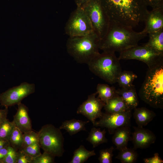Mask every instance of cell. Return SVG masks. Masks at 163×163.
<instances>
[{
  "label": "cell",
  "mask_w": 163,
  "mask_h": 163,
  "mask_svg": "<svg viewBox=\"0 0 163 163\" xmlns=\"http://www.w3.org/2000/svg\"><path fill=\"white\" fill-rule=\"evenodd\" d=\"M23 133L15 127L13 130L9 139L10 145L17 151L22 149Z\"/></svg>",
  "instance_id": "4316f807"
},
{
  "label": "cell",
  "mask_w": 163,
  "mask_h": 163,
  "mask_svg": "<svg viewBox=\"0 0 163 163\" xmlns=\"http://www.w3.org/2000/svg\"><path fill=\"white\" fill-rule=\"evenodd\" d=\"M64 30L69 37L83 36L94 32L90 20L83 8L78 7L71 14Z\"/></svg>",
  "instance_id": "9c48e42d"
},
{
  "label": "cell",
  "mask_w": 163,
  "mask_h": 163,
  "mask_svg": "<svg viewBox=\"0 0 163 163\" xmlns=\"http://www.w3.org/2000/svg\"><path fill=\"white\" fill-rule=\"evenodd\" d=\"M137 78V75L133 72L122 71L117 77V82L121 88H129L134 85L133 82Z\"/></svg>",
  "instance_id": "d4e9b609"
},
{
  "label": "cell",
  "mask_w": 163,
  "mask_h": 163,
  "mask_svg": "<svg viewBox=\"0 0 163 163\" xmlns=\"http://www.w3.org/2000/svg\"><path fill=\"white\" fill-rule=\"evenodd\" d=\"M145 163H163V161L158 153H155L151 157L145 158L143 159Z\"/></svg>",
  "instance_id": "d590c367"
},
{
  "label": "cell",
  "mask_w": 163,
  "mask_h": 163,
  "mask_svg": "<svg viewBox=\"0 0 163 163\" xmlns=\"http://www.w3.org/2000/svg\"><path fill=\"white\" fill-rule=\"evenodd\" d=\"M147 6L152 9L163 8V0H144Z\"/></svg>",
  "instance_id": "e575fe53"
},
{
  "label": "cell",
  "mask_w": 163,
  "mask_h": 163,
  "mask_svg": "<svg viewBox=\"0 0 163 163\" xmlns=\"http://www.w3.org/2000/svg\"><path fill=\"white\" fill-rule=\"evenodd\" d=\"M94 150L89 151L86 149L84 146L81 145L73 152L72 160L69 163H83L90 157L95 155Z\"/></svg>",
  "instance_id": "cb8c5ba5"
},
{
  "label": "cell",
  "mask_w": 163,
  "mask_h": 163,
  "mask_svg": "<svg viewBox=\"0 0 163 163\" xmlns=\"http://www.w3.org/2000/svg\"><path fill=\"white\" fill-rule=\"evenodd\" d=\"M17 151L10 145L7 154L2 161V163H16Z\"/></svg>",
  "instance_id": "d6a6232c"
},
{
  "label": "cell",
  "mask_w": 163,
  "mask_h": 163,
  "mask_svg": "<svg viewBox=\"0 0 163 163\" xmlns=\"http://www.w3.org/2000/svg\"><path fill=\"white\" fill-rule=\"evenodd\" d=\"M149 39L143 44L161 53H163V28L149 34Z\"/></svg>",
  "instance_id": "44dd1931"
},
{
  "label": "cell",
  "mask_w": 163,
  "mask_h": 163,
  "mask_svg": "<svg viewBox=\"0 0 163 163\" xmlns=\"http://www.w3.org/2000/svg\"><path fill=\"white\" fill-rule=\"evenodd\" d=\"M114 148L112 146L109 148L103 149L99 151L98 160L100 163H112L113 155Z\"/></svg>",
  "instance_id": "f1b7e54d"
},
{
  "label": "cell",
  "mask_w": 163,
  "mask_h": 163,
  "mask_svg": "<svg viewBox=\"0 0 163 163\" xmlns=\"http://www.w3.org/2000/svg\"><path fill=\"white\" fill-rule=\"evenodd\" d=\"M116 92L132 110L138 105L139 101L134 85L129 88L118 89L116 90Z\"/></svg>",
  "instance_id": "e0dca14e"
},
{
  "label": "cell",
  "mask_w": 163,
  "mask_h": 163,
  "mask_svg": "<svg viewBox=\"0 0 163 163\" xmlns=\"http://www.w3.org/2000/svg\"><path fill=\"white\" fill-rule=\"evenodd\" d=\"M35 85L24 82L10 88L0 94L1 105L8 107L21 103L24 98L35 91Z\"/></svg>",
  "instance_id": "30bf717a"
},
{
  "label": "cell",
  "mask_w": 163,
  "mask_h": 163,
  "mask_svg": "<svg viewBox=\"0 0 163 163\" xmlns=\"http://www.w3.org/2000/svg\"><path fill=\"white\" fill-rule=\"evenodd\" d=\"M40 146L39 142L30 145L21 150L33 158L41 154Z\"/></svg>",
  "instance_id": "4dcf8cb0"
},
{
  "label": "cell",
  "mask_w": 163,
  "mask_h": 163,
  "mask_svg": "<svg viewBox=\"0 0 163 163\" xmlns=\"http://www.w3.org/2000/svg\"><path fill=\"white\" fill-rule=\"evenodd\" d=\"M41 148L55 157L62 156L65 152L64 138L60 129L51 124L42 126L38 132Z\"/></svg>",
  "instance_id": "8992f818"
},
{
  "label": "cell",
  "mask_w": 163,
  "mask_h": 163,
  "mask_svg": "<svg viewBox=\"0 0 163 163\" xmlns=\"http://www.w3.org/2000/svg\"><path fill=\"white\" fill-rule=\"evenodd\" d=\"M138 157L137 152L133 149L127 147L119 151L115 158L122 163H135Z\"/></svg>",
  "instance_id": "484cf974"
},
{
  "label": "cell",
  "mask_w": 163,
  "mask_h": 163,
  "mask_svg": "<svg viewBox=\"0 0 163 163\" xmlns=\"http://www.w3.org/2000/svg\"><path fill=\"white\" fill-rule=\"evenodd\" d=\"M129 126L119 127L115 131L112 142L119 151L127 147L128 142L132 140V133Z\"/></svg>",
  "instance_id": "2e32d148"
},
{
  "label": "cell",
  "mask_w": 163,
  "mask_h": 163,
  "mask_svg": "<svg viewBox=\"0 0 163 163\" xmlns=\"http://www.w3.org/2000/svg\"><path fill=\"white\" fill-rule=\"evenodd\" d=\"M97 92L89 95L87 99L78 108L77 113L86 117L95 126L96 120L100 118L103 112L102 109L105 104L98 97H96Z\"/></svg>",
  "instance_id": "7c38bea8"
},
{
  "label": "cell",
  "mask_w": 163,
  "mask_h": 163,
  "mask_svg": "<svg viewBox=\"0 0 163 163\" xmlns=\"http://www.w3.org/2000/svg\"><path fill=\"white\" fill-rule=\"evenodd\" d=\"M132 110L117 113H103L99 120L96 121L95 126L106 128L109 133L113 134L117 128L125 126H130Z\"/></svg>",
  "instance_id": "8fae6325"
},
{
  "label": "cell",
  "mask_w": 163,
  "mask_h": 163,
  "mask_svg": "<svg viewBox=\"0 0 163 163\" xmlns=\"http://www.w3.org/2000/svg\"><path fill=\"white\" fill-rule=\"evenodd\" d=\"M91 0H75V4L78 7H83Z\"/></svg>",
  "instance_id": "f35d334b"
},
{
  "label": "cell",
  "mask_w": 163,
  "mask_h": 163,
  "mask_svg": "<svg viewBox=\"0 0 163 163\" xmlns=\"http://www.w3.org/2000/svg\"><path fill=\"white\" fill-rule=\"evenodd\" d=\"M33 159L21 150L17 151L16 163H31Z\"/></svg>",
  "instance_id": "836d02e7"
},
{
  "label": "cell",
  "mask_w": 163,
  "mask_h": 163,
  "mask_svg": "<svg viewBox=\"0 0 163 163\" xmlns=\"http://www.w3.org/2000/svg\"><path fill=\"white\" fill-rule=\"evenodd\" d=\"M100 40L94 32L83 36L69 37L66 43L67 51L78 63L87 64L100 53Z\"/></svg>",
  "instance_id": "277c9868"
},
{
  "label": "cell",
  "mask_w": 163,
  "mask_h": 163,
  "mask_svg": "<svg viewBox=\"0 0 163 163\" xmlns=\"http://www.w3.org/2000/svg\"><path fill=\"white\" fill-rule=\"evenodd\" d=\"M111 20L133 27L144 22L149 11L144 0H100Z\"/></svg>",
  "instance_id": "7a4b0ae2"
},
{
  "label": "cell",
  "mask_w": 163,
  "mask_h": 163,
  "mask_svg": "<svg viewBox=\"0 0 163 163\" xmlns=\"http://www.w3.org/2000/svg\"><path fill=\"white\" fill-rule=\"evenodd\" d=\"M9 146L0 149V163L7 154Z\"/></svg>",
  "instance_id": "74e56055"
},
{
  "label": "cell",
  "mask_w": 163,
  "mask_h": 163,
  "mask_svg": "<svg viewBox=\"0 0 163 163\" xmlns=\"http://www.w3.org/2000/svg\"><path fill=\"white\" fill-rule=\"evenodd\" d=\"M55 157L50 154L44 152L38 156L34 158L31 163H54Z\"/></svg>",
  "instance_id": "1f68e13d"
},
{
  "label": "cell",
  "mask_w": 163,
  "mask_h": 163,
  "mask_svg": "<svg viewBox=\"0 0 163 163\" xmlns=\"http://www.w3.org/2000/svg\"><path fill=\"white\" fill-rule=\"evenodd\" d=\"M106 133L105 129L101 130L100 128L93 127L91 129L86 140L92 144L93 148H95L107 142L108 140L105 137Z\"/></svg>",
  "instance_id": "7402d4cb"
},
{
  "label": "cell",
  "mask_w": 163,
  "mask_h": 163,
  "mask_svg": "<svg viewBox=\"0 0 163 163\" xmlns=\"http://www.w3.org/2000/svg\"><path fill=\"white\" fill-rule=\"evenodd\" d=\"M82 8L90 20L94 32L101 39L107 32L111 19L100 0H91Z\"/></svg>",
  "instance_id": "52a82bcc"
},
{
  "label": "cell",
  "mask_w": 163,
  "mask_h": 163,
  "mask_svg": "<svg viewBox=\"0 0 163 163\" xmlns=\"http://www.w3.org/2000/svg\"><path fill=\"white\" fill-rule=\"evenodd\" d=\"M133 128L134 131L131 134L133 149L146 148L155 142L156 137L151 131L138 126Z\"/></svg>",
  "instance_id": "4fadbf2b"
},
{
  "label": "cell",
  "mask_w": 163,
  "mask_h": 163,
  "mask_svg": "<svg viewBox=\"0 0 163 163\" xmlns=\"http://www.w3.org/2000/svg\"><path fill=\"white\" fill-rule=\"evenodd\" d=\"M155 116L154 112L146 107H136L134 109L133 116L138 126L143 127L146 126Z\"/></svg>",
  "instance_id": "ac0fdd59"
},
{
  "label": "cell",
  "mask_w": 163,
  "mask_h": 163,
  "mask_svg": "<svg viewBox=\"0 0 163 163\" xmlns=\"http://www.w3.org/2000/svg\"><path fill=\"white\" fill-rule=\"evenodd\" d=\"M120 60L135 59L145 63L149 69L155 67L163 62V53H160L143 44L136 45L120 53Z\"/></svg>",
  "instance_id": "ba28073f"
},
{
  "label": "cell",
  "mask_w": 163,
  "mask_h": 163,
  "mask_svg": "<svg viewBox=\"0 0 163 163\" xmlns=\"http://www.w3.org/2000/svg\"><path fill=\"white\" fill-rule=\"evenodd\" d=\"M144 22L145 26L142 31L147 34L163 28V8L149 11Z\"/></svg>",
  "instance_id": "5bb4252c"
},
{
  "label": "cell",
  "mask_w": 163,
  "mask_h": 163,
  "mask_svg": "<svg viewBox=\"0 0 163 163\" xmlns=\"http://www.w3.org/2000/svg\"><path fill=\"white\" fill-rule=\"evenodd\" d=\"M104 107L106 112L109 113L132 110L127 106L122 98L118 94L109 100Z\"/></svg>",
  "instance_id": "d6986e66"
},
{
  "label": "cell",
  "mask_w": 163,
  "mask_h": 163,
  "mask_svg": "<svg viewBox=\"0 0 163 163\" xmlns=\"http://www.w3.org/2000/svg\"><path fill=\"white\" fill-rule=\"evenodd\" d=\"M8 112V107H5L4 109L0 110V124L7 119Z\"/></svg>",
  "instance_id": "8d00e7d4"
},
{
  "label": "cell",
  "mask_w": 163,
  "mask_h": 163,
  "mask_svg": "<svg viewBox=\"0 0 163 163\" xmlns=\"http://www.w3.org/2000/svg\"><path fill=\"white\" fill-rule=\"evenodd\" d=\"M9 145H10L8 140L0 138V149Z\"/></svg>",
  "instance_id": "ab89813d"
},
{
  "label": "cell",
  "mask_w": 163,
  "mask_h": 163,
  "mask_svg": "<svg viewBox=\"0 0 163 163\" xmlns=\"http://www.w3.org/2000/svg\"><path fill=\"white\" fill-rule=\"evenodd\" d=\"M15 127L13 122H11L6 119L0 124V138L9 141L10 136Z\"/></svg>",
  "instance_id": "83f0119b"
},
{
  "label": "cell",
  "mask_w": 163,
  "mask_h": 163,
  "mask_svg": "<svg viewBox=\"0 0 163 163\" xmlns=\"http://www.w3.org/2000/svg\"><path fill=\"white\" fill-rule=\"evenodd\" d=\"M38 142L39 139L38 133L32 130L29 132L24 133L22 149Z\"/></svg>",
  "instance_id": "f546056e"
},
{
  "label": "cell",
  "mask_w": 163,
  "mask_h": 163,
  "mask_svg": "<svg viewBox=\"0 0 163 163\" xmlns=\"http://www.w3.org/2000/svg\"><path fill=\"white\" fill-rule=\"evenodd\" d=\"M89 122V121H84L73 119L65 121L59 128L65 129L72 136L81 131H86L85 125Z\"/></svg>",
  "instance_id": "ffe728a7"
},
{
  "label": "cell",
  "mask_w": 163,
  "mask_h": 163,
  "mask_svg": "<svg viewBox=\"0 0 163 163\" xmlns=\"http://www.w3.org/2000/svg\"><path fill=\"white\" fill-rule=\"evenodd\" d=\"M87 65L92 73L111 84L117 82V77L122 72L120 60L115 53H100Z\"/></svg>",
  "instance_id": "5b68a950"
},
{
  "label": "cell",
  "mask_w": 163,
  "mask_h": 163,
  "mask_svg": "<svg viewBox=\"0 0 163 163\" xmlns=\"http://www.w3.org/2000/svg\"><path fill=\"white\" fill-rule=\"evenodd\" d=\"M141 99L151 107L163 108V62L147 71L139 91Z\"/></svg>",
  "instance_id": "3957f363"
},
{
  "label": "cell",
  "mask_w": 163,
  "mask_h": 163,
  "mask_svg": "<svg viewBox=\"0 0 163 163\" xmlns=\"http://www.w3.org/2000/svg\"><path fill=\"white\" fill-rule=\"evenodd\" d=\"M97 97L105 104L108 101L118 94L115 88L104 84H98L96 88Z\"/></svg>",
  "instance_id": "603a6c76"
},
{
  "label": "cell",
  "mask_w": 163,
  "mask_h": 163,
  "mask_svg": "<svg viewBox=\"0 0 163 163\" xmlns=\"http://www.w3.org/2000/svg\"><path fill=\"white\" fill-rule=\"evenodd\" d=\"M147 35L142 31H135L131 26L111 20L106 34L100 39L99 49L103 52L120 53L138 45Z\"/></svg>",
  "instance_id": "6da1fadb"
},
{
  "label": "cell",
  "mask_w": 163,
  "mask_h": 163,
  "mask_svg": "<svg viewBox=\"0 0 163 163\" xmlns=\"http://www.w3.org/2000/svg\"><path fill=\"white\" fill-rule=\"evenodd\" d=\"M18 109L13 116V122L15 127L23 133L32 130L31 121L28 114V108L21 102L17 104Z\"/></svg>",
  "instance_id": "9a60e30c"
}]
</instances>
